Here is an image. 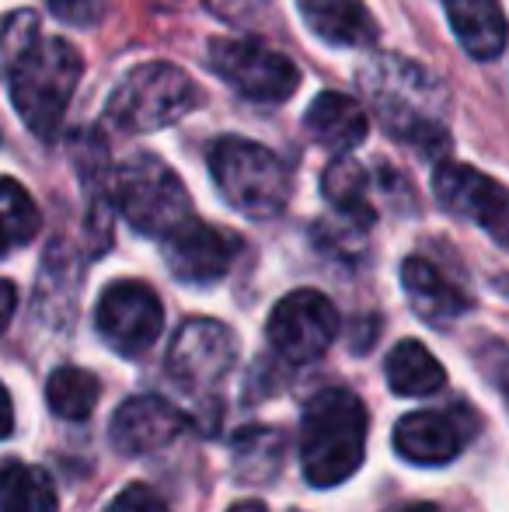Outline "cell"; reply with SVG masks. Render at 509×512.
I'll list each match as a JSON object with an SVG mask.
<instances>
[{
    "instance_id": "1",
    "label": "cell",
    "mask_w": 509,
    "mask_h": 512,
    "mask_svg": "<svg viewBox=\"0 0 509 512\" xmlns=\"http://www.w3.org/2000/svg\"><path fill=\"white\" fill-rule=\"evenodd\" d=\"M360 91L394 140L415 147L422 157H443L450 150V98L426 67L405 56H374L360 70Z\"/></svg>"
},
{
    "instance_id": "2",
    "label": "cell",
    "mask_w": 509,
    "mask_h": 512,
    "mask_svg": "<svg viewBox=\"0 0 509 512\" xmlns=\"http://www.w3.org/2000/svg\"><path fill=\"white\" fill-rule=\"evenodd\" d=\"M367 457V405L346 387H325L300 418V471L307 485L335 488Z\"/></svg>"
},
{
    "instance_id": "3",
    "label": "cell",
    "mask_w": 509,
    "mask_h": 512,
    "mask_svg": "<svg viewBox=\"0 0 509 512\" xmlns=\"http://www.w3.org/2000/svg\"><path fill=\"white\" fill-rule=\"evenodd\" d=\"M11 74V102L21 122L39 140H53L63 115L84 74V60L67 39H35L25 53L7 63Z\"/></svg>"
},
{
    "instance_id": "4",
    "label": "cell",
    "mask_w": 509,
    "mask_h": 512,
    "mask_svg": "<svg viewBox=\"0 0 509 512\" xmlns=\"http://www.w3.org/2000/svg\"><path fill=\"white\" fill-rule=\"evenodd\" d=\"M210 171L220 196L248 220H272L290 199V175L269 147L224 136L210 147Z\"/></svg>"
},
{
    "instance_id": "5",
    "label": "cell",
    "mask_w": 509,
    "mask_h": 512,
    "mask_svg": "<svg viewBox=\"0 0 509 512\" xmlns=\"http://www.w3.org/2000/svg\"><path fill=\"white\" fill-rule=\"evenodd\" d=\"M203 105V88L175 63H143L109 95V122L123 133H154L175 126Z\"/></svg>"
},
{
    "instance_id": "6",
    "label": "cell",
    "mask_w": 509,
    "mask_h": 512,
    "mask_svg": "<svg viewBox=\"0 0 509 512\" xmlns=\"http://www.w3.org/2000/svg\"><path fill=\"white\" fill-rule=\"evenodd\" d=\"M112 199L136 234L168 237L192 216V199L182 178L154 154H133L112 178Z\"/></svg>"
},
{
    "instance_id": "7",
    "label": "cell",
    "mask_w": 509,
    "mask_h": 512,
    "mask_svg": "<svg viewBox=\"0 0 509 512\" xmlns=\"http://www.w3.org/2000/svg\"><path fill=\"white\" fill-rule=\"evenodd\" d=\"M206 63L224 84L252 102L279 105L297 91L300 74L283 53L252 39H213Z\"/></svg>"
},
{
    "instance_id": "8",
    "label": "cell",
    "mask_w": 509,
    "mask_h": 512,
    "mask_svg": "<svg viewBox=\"0 0 509 512\" xmlns=\"http://www.w3.org/2000/svg\"><path fill=\"white\" fill-rule=\"evenodd\" d=\"M238 363V338L210 317H192L178 328L168 349V373L192 394H210L227 380Z\"/></svg>"
},
{
    "instance_id": "9",
    "label": "cell",
    "mask_w": 509,
    "mask_h": 512,
    "mask_svg": "<svg viewBox=\"0 0 509 512\" xmlns=\"http://www.w3.org/2000/svg\"><path fill=\"white\" fill-rule=\"evenodd\" d=\"M269 342L290 363H314L339 335V310L318 290H293L272 307Z\"/></svg>"
},
{
    "instance_id": "10",
    "label": "cell",
    "mask_w": 509,
    "mask_h": 512,
    "mask_svg": "<svg viewBox=\"0 0 509 512\" xmlns=\"http://www.w3.org/2000/svg\"><path fill=\"white\" fill-rule=\"evenodd\" d=\"M98 335L119 352V356H143L157 342L164 328L161 297L147 283L119 279L102 293L95 310Z\"/></svg>"
},
{
    "instance_id": "11",
    "label": "cell",
    "mask_w": 509,
    "mask_h": 512,
    "mask_svg": "<svg viewBox=\"0 0 509 512\" xmlns=\"http://www.w3.org/2000/svg\"><path fill=\"white\" fill-rule=\"evenodd\" d=\"M436 199L447 213L471 220L496 244L509 248V189L496 178L468 168V164L443 161L433 178Z\"/></svg>"
},
{
    "instance_id": "12",
    "label": "cell",
    "mask_w": 509,
    "mask_h": 512,
    "mask_svg": "<svg viewBox=\"0 0 509 512\" xmlns=\"http://www.w3.org/2000/svg\"><path fill=\"white\" fill-rule=\"evenodd\" d=\"M161 251L171 276L192 286H206L231 272L234 258L241 251V241L234 234H227L224 227H213V223L189 216L182 227H175L164 237Z\"/></svg>"
},
{
    "instance_id": "13",
    "label": "cell",
    "mask_w": 509,
    "mask_h": 512,
    "mask_svg": "<svg viewBox=\"0 0 509 512\" xmlns=\"http://www.w3.org/2000/svg\"><path fill=\"white\" fill-rule=\"evenodd\" d=\"M185 432V415L157 394H136L112 415L109 439L123 457H147Z\"/></svg>"
},
{
    "instance_id": "14",
    "label": "cell",
    "mask_w": 509,
    "mask_h": 512,
    "mask_svg": "<svg viewBox=\"0 0 509 512\" xmlns=\"http://www.w3.org/2000/svg\"><path fill=\"white\" fill-rule=\"evenodd\" d=\"M471 425L457 418V411H412L394 425V450L408 464L440 467L450 464L471 439Z\"/></svg>"
},
{
    "instance_id": "15",
    "label": "cell",
    "mask_w": 509,
    "mask_h": 512,
    "mask_svg": "<svg viewBox=\"0 0 509 512\" xmlns=\"http://www.w3.org/2000/svg\"><path fill=\"white\" fill-rule=\"evenodd\" d=\"M443 7H447L450 28H454L464 53L475 56V60L503 56L509 42V25L499 0H443Z\"/></svg>"
},
{
    "instance_id": "16",
    "label": "cell",
    "mask_w": 509,
    "mask_h": 512,
    "mask_svg": "<svg viewBox=\"0 0 509 512\" xmlns=\"http://www.w3.org/2000/svg\"><path fill=\"white\" fill-rule=\"evenodd\" d=\"M304 126L321 147L335 150V154H349L353 147H360L370 133V119L353 98L339 95V91H325L307 105Z\"/></svg>"
},
{
    "instance_id": "17",
    "label": "cell",
    "mask_w": 509,
    "mask_h": 512,
    "mask_svg": "<svg viewBox=\"0 0 509 512\" xmlns=\"http://www.w3.org/2000/svg\"><path fill=\"white\" fill-rule=\"evenodd\" d=\"M401 286H405L408 304L422 321H454L471 307V300L450 279H443V272L426 258H405L401 262Z\"/></svg>"
},
{
    "instance_id": "18",
    "label": "cell",
    "mask_w": 509,
    "mask_h": 512,
    "mask_svg": "<svg viewBox=\"0 0 509 512\" xmlns=\"http://www.w3.org/2000/svg\"><path fill=\"white\" fill-rule=\"evenodd\" d=\"M300 18L328 46H370L377 25L363 0H297Z\"/></svg>"
},
{
    "instance_id": "19",
    "label": "cell",
    "mask_w": 509,
    "mask_h": 512,
    "mask_svg": "<svg viewBox=\"0 0 509 512\" xmlns=\"http://www.w3.org/2000/svg\"><path fill=\"white\" fill-rule=\"evenodd\" d=\"M387 387L401 398H429L447 384V370L443 363L415 338H405L391 349L384 363Z\"/></svg>"
},
{
    "instance_id": "20",
    "label": "cell",
    "mask_w": 509,
    "mask_h": 512,
    "mask_svg": "<svg viewBox=\"0 0 509 512\" xmlns=\"http://www.w3.org/2000/svg\"><path fill=\"white\" fill-rule=\"evenodd\" d=\"M321 192L342 220L356 223L360 230H367L377 220L374 206H370V178L353 157L342 154L328 164L325 175H321Z\"/></svg>"
},
{
    "instance_id": "21",
    "label": "cell",
    "mask_w": 509,
    "mask_h": 512,
    "mask_svg": "<svg viewBox=\"0 0 509 512\" xmlns=\"http://www.w3.org/2000/svg\"><path fill=\"white\" fill-rule=\"evenodd\" d=\"M0 512H56L49 474L21 460H0Z\"/></svg>"
},
{
    "instance_id": "22",
    "label": "cell",
    "mask_w": 509,
    "mask_h": 512,
    "mask_svg": "<svg viewBox=\"0 0 509 512\" xmlns=\"http://www.w3.org/2000/svg\"><path fill=\"white\" fill-rule=\"evenodd\" d=\"M98 394H102L98 377L81 370V366H60V370H53V377L46 380L49 411L67 418V422H84V418H91V411L98 405Z\"/></svg>"
},
{
    "instance_id": "23",
    "label": "cell",
    "mask_w": 509,
    "mask_h": 512,
    "mask_svg": "<svg viewBox=\"0 0 509 512\" xmlns=\"http://www.w3.org/2000/svg\"><path fill=\"white\" fill-rule=\"evenodd\" d=\"M39 206L14 178H0V227L11 244H28L39 234Z\"/></svg>"
},
{
    "instance_id": "24",
    "label": "cell",
    "mask_w": 509,
    "mask_h": 512,
    "mask_svg": "<svg viewBox=\"0 0 509 512\" xmlns=\"http://www.w3.org/2000/svg\"><path fill=\"white\" fill-rule=\"evenodd\" d=\"M46 4H49V11H53V18L67 21V25H74V28L98 25V21L105 18V11H109L105 0H46Z\"/></svg>"
},
{
    "instance_id": "25",
    "label": "cell",
    "mask_w": 509,
    "mask_h": 512,
    "mask_svg": "<svg viewBox=\"0 0 509 512\" xmlns=\"http://www.w3.org/2000/svg\"><path fill=\"white\" fill-rule=\"evenodd\" d=\"M105 512H168V506H164V499L154 492V488L129 485L109 502V509H105Z\"/></svg>"
},
{
    "instance_id": "26",
    "label": "cell",
    "mask_w": 509,
    "mask_h": 512,
    "mask_svg": "<svg viewBox=\"0 0 509 512\" xmlns=\"http://www.w3.org/2000/svg\"><path fill=\"white\" fill-rule=\"evenodd\" d=\"M206 4H210V11L220 14V18H227V21H245V18H252L258 7L269 4V0H206Z\"/></svg>"
},
{
    "instance_id": "27",
    "label": "cell",
    "mask_w": 509,
    "mask_h": 512,
    "mask_svg": "<svg viewBox=\"0 0 509 512\" xmlns=\"http://www.w3.org/2000/svg\"><path fill=\"white\" fill-rule=\"evenodd\" d=\"M14 310H18V290H14L11 279H0V335H4L7 324H11Z\"/></svg>"
},
{
    "instance_id": "28",
    "label": "cell",
    "mask_w": 509,
    "mask_h": 512,
    "mask_svg": "<svg viewBox=\"0 0 509 512\" xmlns=\"http://www.w3.org/2000/svg\"><path fill=\"white\" fill-rule=\"evenodd\" d=\"M14 432V401H11V391L0 384V439H7Z\"/></svg>"
},
{
    "instance_id": "29",
    "label": "cell",
    "mask_w": 509,
    "mask_h": 512,
    "mask_svg": "<svg viewBox=\"0 0 509 512\" xmlns=\"http://www.w3.org/2000/svg\"><path fill=\"white\" fill-rule=\"evenodd\" d=\"M231 512H269L262 506V502H255V499H248V502H238V506H234Z\"/></svg>"
},
{
    "instance_id": "30",
    "label": "cell",
    "mask_w": 509,
    "mask_h": 512,
    "mask_svg": "<svg viewBox=\"0 0 509 512\" xmlns=\"http://www.w3.org/2000/svg\"><path fill=\"white\" fill-rule=\"evenodd\" d=\"M499 387H503V394H506V401H509V359H506L503 370H499Z\"/></svg>"
},
{
    "instance_id": "31",
    "label": "cell",
    "mask_w": 509,
    "mask_h": 512,
    "mask_svg": "<svg viewBox=\"0 0 509 512\" xmlns=\"http://www.w3.org/2000/svg\"><path fill=\"white\" fill-rule=\"evenodd\" d=\"M11 248V241H7V234H4V227H0V258H4V251Z\"/></svg>"
},
{
    "instance_id": "32",
    "label": "cell",
    "mask_w": 509,
    "mask_h": 512,
    "mask_svg": "<svg viewBox=\"0 0 509 512\" xmlns=\"http://www.w3.org/2000/svg\"><path fill=\"white\" fill-rule=\"evenodd\" d=\"M405 512H436V506H412V509H405Z\"/></svg>"
},
{
    "instance_id": "33",
    "label": "cell",
    "mask_w": 509,
    "mask_h": 512,
    "mask_svg": "<svg viewBox=\"0 0 509 512\" xmlns=\"http://www.w3.org/2000/svg\"><path fill=\"white\" fill-rule=\"evenodd\" d=\"M293 512H300V509H293Z\"/></svg>"
}]
</instances>
